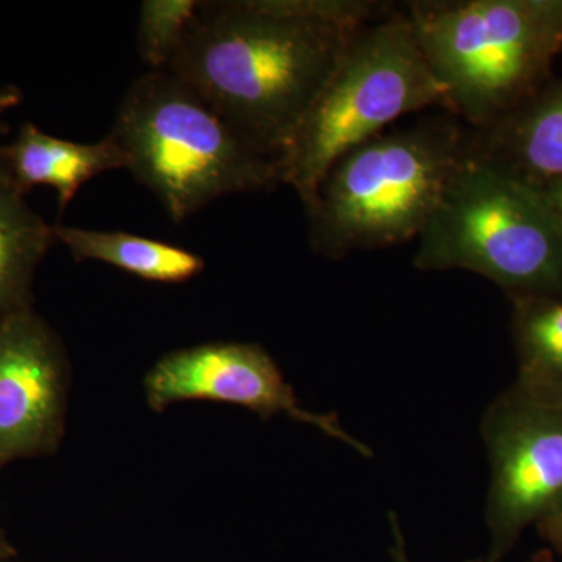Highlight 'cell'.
<instances>
[{
  "mask_svg": "<svg viewBox=\"0 0 562 562\" xmlns=\"http://www.w3.org/2000/svg\"><path fill=\"white\" fill-rule=\"evenodd\" d=\"M391 5L373 0L199 2L165 70L281 166L355 35Z\"/></svg>",
  "mask_w": 562,
  "mask_h": 562,
  "instance_id": "obj_1",
  "label": "cell"
},
{
  "mask_svg": "<svg viewBox=\"0 0 562 562\" xmlns=\"http://www.w3.org/2000/svg\"><path fill=\"white\" fill-rule=\"evenodd\" d=\"M469 149L471 128L443 111L346 151L305 209L310 246L341 260L419 238Z\"/></svg>",
  "mask_w": 562,
  "mask_h": 562,
  "instance_id": "obj_2",
  "label": "cell"
},
{
  "mask_svg": "<svg viewBox=\"0 0 562 562\" xmlns=\"http://www.w3.org/2000/svg\"><path fill=\"white\" fill-rule=\"evenodd\" d=\"M109 135L124 155L125 169L176 222L224 195L272 191L283 183L279 160L239 135L168 70H149L133 81Z\"/></svg>",
  "mask_w": 562,
  "mask_h": 562,
  "instance_id": "obj_3",
  "label": "cell"
},
{
  "mask_svg": "<svg viewBox=\"0 0 562 562\" xmlns=\"http://www.w3.org/2000/svg\"><path fill=\"white\" fill-rule=\"evenodd\" d=\"M447 113L483 131L535 95L562 44V2L414 0L403 3Z\"/></svg>",
  "mask_w": 562,
  "mask_h": 562,
  "instance_id": "obj_4",
  "label": "cell"
},
{
  "mask_svg": "<svg viewBox=\"0 0 562 562\" xmlns=\"http://www.w3.org/2000/svg\"><path fill=\"white\" fill-rule=\"evenodd\" d=\"M417 241L419 271H468L514 299L562 297V225L541 190L468 157Z\"/></svg>",
  "mask_w": 562,
  "mask_h": 562,
  "instance_id": "obj_5",
  "label": "cell"
},
{
  "mask_svg": "<svg viewBox=\"0 0 562 562\" xmlns=\"http://www.w3.org/2000/svg\"><path fill=\"white\" fill-rule=\"evenodd\" d=\"M430 106L447 111L446 90L432 76L405 10L392 3L355 35L302 122L281 158L283 184L294 188L306 209L341 155Z\"/></svg>",
  "mask_w": 562,
  "mask_h": 562,
  "instance_id": "obj_6",
  "label": "cell"
},
{
  "mask_svg": "<svg viewBox=\"0 0 562 562\" xmlns=\"http://www.w3.org/2000/svg\"><path fill=\"white\" fill-rule=\"evenodd\" d=\"M491 462L486 562H502L525 528L562 512V408L531 401L516 386L483 417Z\"/></svg>",
  "mask_w": 562,
  "mask_h": 562,
  "instance_id": "obj_7",
  "label": "cell"
},
{
  "mask_svg": "<svg viewBox=\"0 0 562 562\" xmlns=\"http://www.w3.org/2000/svg\"><path fill=\"white\" fill-rule=\"evenodd\" d=\"M144 392L147 405L157 413L179 402L232 403L265 420L286 414L295 422L319 428L362 457L373 454L342 428L338 414L303 408L277 362L258 344L209 342L169 351L144 376Z\"/></svg>",
  "mask_w": 562,
  "mask_h": 562,
  "instance_id": "obj_8",
  "label": "cell"
},
{
  "mask_svg": "<svg viewBox=\"0 0 562 562\" xmlns=\"http://www.w3.org/2000/svg\"><path fill=\"white\" fill-rule=\"evenodd\" d=\"M68 386L65 347L33 306L0 322V471L57 452Z\"/></svg>",
  "mask_w": 562,
  "mask_h": 562,
  "instance_id": "obj_9",
  "label": "cell"
},
{
  "mask_svg": "<svg viewBox=\"0 0 562 562\" xmlns=\"http://www.w3.org/2000/svg\"><path fill=\"white\" fill-rule=\"evenodd\" d=\"M471 154L535 187L562 179V83L471 131Z\"/></svg>",
  "mask_w": 562,
  "mask_h": 562,
  "instance_id": "obj_10",
  "label": "cell"
},
{
  "mask_svg": "<svg viewBox=\"0 0 562 562\" xmlns=\"http://www.w3.org/2000/svg\"><path fill=\"white\" fill-rule=\"evenodd\" d=\"M0 155L25 194L49 187L57 192L60 211L94 177L125 169L124 155L110 135L98 143H76L52 136L33 122L22 124L13 143L0 146Z\"/></svg>",
  "mask_w": 562,
  "mask_h": 562,
  "instance_id": "obj_11",
  "label": "cell"
},
{
  "mask_svg": "<svg viewBox=\"0 0 562 562\" xmlns=\"http://www.w3.org/2000/svg\"><path fill=\"white\" fill-rule=\"evenodd\" d=\"M54 243V225L29 205L0 155V322L33 306V281Z\"/></svg>",
  "mask_w": 562,
  "mask_h": 562,
  "instance_id": "obj_12",
  "label": "cell"
},
{
  "mask_svg": "<svg viewBox=\"0 0 562 562\" xmlns=\"http://www.w3.org/2000/svg\"><path fill=\"white\" fill-rule=\"evenodd\" d=\"M54 238L68 247L74 260L105 262L155 283H184L205 268V261L194 251L125 232L55 224Z\"/></svg>",
  "mask_w": 562,
  "mask_h": 562,
  "instance_id": "obj_13",
  "label": "cell"
},
{
  "mask_svg": "<svg viewBox=\"0 0 562 562\" xmlns=\"http://www.w3.org/2000/svg\"><path fill=\"white\" fill-rule=\"evenodd\" d=\"M513 333L519 361L514 386L562 408V297L514 299Z\"/></svg>",
  "mask_w": 562,
  "mask_h": 562,
  "instance_id": "obj_14",
  "label": "cell"
},
{
  "mask_svg": "<svg viewBox=\"0 0 562 562\" xmlns=\"http://www.w3.org/2000/svg\"><path fill=\"white\" fill-rule=\"evenodd\" d=\"M199 0H146L140 3L138 52L150 70H165L179 49Z\"/></svg>",
  "mask_w": 562,
  "mask_h": 562,
  "instance_id": "obj_15",
  "label": "cell"
},
{
  "mask_svg": "<svg viewBox=\"0 0 562 562\" xmlns=\"http://www.w3.org/2000/svg\"><path fill=\"white\" fill-rule=\"evenodd\" d=\"M536 527H538L542 538L546 539L550 546H553V549L557 550L558 553L562 554V512L547 517V519L541 520Z\"/></svg>",
  "mask_w": 562,
  "mask_h": 562,
  "instance_id": "obj_16",
  "label": "cell"
},
{
  "mask_svg": "<svg viewBox=\"0 0 562 562\" xmlns=\"http://www.w3.org/2000/svg\"><path fill=\"white\" fill-rule=\"evenodd\" d=\"M390 524L392 531V539H394V543L391 547V557L394 562H412L408 558V552H406V543L405 538H403L401 520L395 516V513H390Z\"/></svg>",
  "mask_w": 562,
  "mask_h": 562,
  "instance_id": "obj_17",
  "label": "cell"
},
{
  "mask_svg": "<svg viewBox=\"0 0 562 562\" xmlns=\"http://www.w3.org/2000/svg\"><path fill=\"white\" fill-rule=\"evenodd\" d=\"M538 188L562 225V179L547 181Z\"/></svg>",
  "mask_w": 562,
  "mask_h": 562,
  "instance_id": "obj_18",
  "label": "cell"
},
{
  "mask_svg": "<svg viewBox=\"0 0 562 562\" xmlns=\"http://www.w3.org/2000/svg\"><path fill=\"white\" fill-rule=\"evenodd\" d=\"M22 101V92L20 88L3 85L0 87V116L7 111L20 105Z\"/></svg>",
  "mask_w": 562,
  "mask_h": 562,
  "instance_id": "obj_19",
  "label": "cell"
},
{
  "mask_svg": "<svg viewBox=\"0 0 562 562\" xmlns=\"http://www.w3.org/2000/svg\"><path fill=\"white\" fill-rule=\"evenodd\" d=\"M468 562H486L484 560H472ZM530 562H553L552 554L550 552H546V550H542V552L536 553L535 557L531 558Z\"/></svg>",
  "mask_w": 562,
  "mask_h": 562,
  "instance_id": "obj_20",
  "label": "cell"
},
{
  "mask_svg": "<svg viewBox=\"0 0 562 562\" xmlns=\"http://www.w3.org/2000/svg\"><path fill=\"white\" fill-rule=\"evenodd\" d=\"M10 554H13V549H11L10 543L7 542V539L0 532V558L10 557Z\"/></svg>",
  "mask_w": 562,
  "mask_h": 562,
  "instance_id": "obj_21",
  "label": "cell"
}]
</instances>
